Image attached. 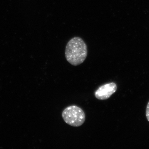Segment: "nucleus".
<instances>
[{"instance_id":"nucleus-1","label":"nucleus","mask_w":149,"mask_h":149,"mask_svg":"<svg viewBox=\"0 0 149 149\" xmlns=\"http://www.w3.org/2000/svg\"><path fill=\"white\" fill-rule=\"evenodd\" d=\"M88 53L87 45L81 37H73L68 41L65 47V58L73 66L83 63L87 58Z\"/></svg>"},{"instance_id":"nucleus-3","label":"nucleus","mask_w":149,"mask_h":149,"mask_svg":"<svg viewBox=\"0 0 149 149\" xmlns=\"http://www.w3.org/2000/svg\"><path fill=\"white\" fill-rule=\"evenodd\" d=\"M117 86L115 83H108L99 87L95 93L96 98L100 100H105L110 97L117 91Z\"/></svg>"},{"instance_id":"nucleus-2","label":"nucleus","mask_w":149,"mask_h":149,"mask_svg":"<svg viewBox=\"0 0 149 149\" xmlns=\"http://www.w3.org/2000/svg\"><path fill=\"white\" fill-rule=\"evenodd\" d=\"M62 116L65 123L73 127H80L85 122V112L80 107L70 106L65 109Z\"/></svg>"},{"instance_id":"nucleus-4","label":"nucleus","mask_w":149,"mask_h":149,"mask_svg":"<svg viewBox=\"0 0 149 149\" xmlns=\"http://www.w3.org/2000/svg\"><path fill=\"white\" fill-rule=\"evenodd\" d=\"M146 116L148 121L149 122V102L147 104L146 109Z\"/></svg>"}]
</instances>
